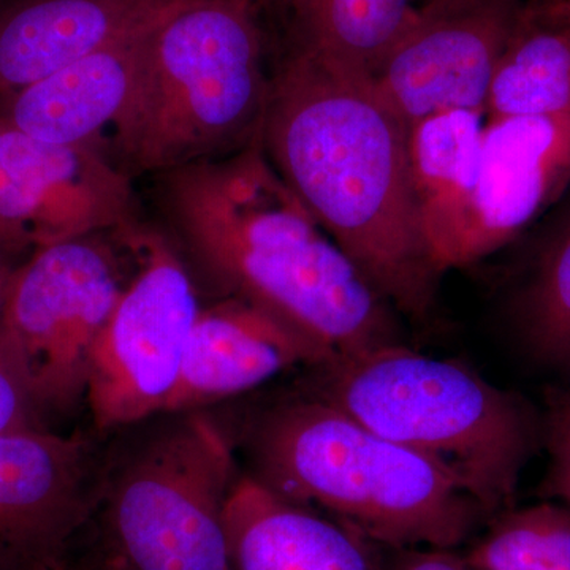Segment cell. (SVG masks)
I'll return each mask as SVG.
<instances>
[{"label":"cell","mask_w":570,"mask_h":570,"mask_svg":"<svg viewBox=\"0 0 570 570\" xmlns=\"http://www.w3.org/2000/svg\"><path fill=\"white\" fill-rule=\"evenodd\" d=\"M324 367L318 400L436 463L485 512L512 499L534 436L515 397L400 343Z\"/></svg>","instance_id":"obj_5"},{"label":"cell","mask_w":570,"mask_h":570,"mask_svg":"<svg viewBox=\"0 0 570 570\" xmlns=\"http://www.w3.org/2000/svg\"><path fill=\"white\" fill-rule=\"evenodd\" d=\"M466 564L475 570H570V509L540 504L505 513Z\"/></svg>","instance_id":"obj_20"},{"label":"cell","mask_w":570,"mask_h":570,"mask_svg":"<svg viewBox=\"0 0 570 570\" xmlns=\"http://www.w3.org/2000/svg\"><path fill=\"white\" fill-rule=\"evenodd\" d=\"M232 570H376L354 531L288 501L257 479L235 483L225 505Z\"/></svg>","instance_id":"obj_16"},{"label":"cell","mask_w":570,"mask_h":570,"mask_svg":"<svg viewBox=\"0 0 570 570\" xmlns=\"http://www.w3.org/2000/svg\"><path fill=\"white\" fill-rule=\"evenodd\" d=\"M254 449L268 489L322 505L392 549L452 550L483 512L436 463L318 397L268 415Z\"/></svg>","instance_id":"obj_4"},{"label":"cell","mask_w":570,"mask_h":570,"mask_svg":"<svg viewBox=\"0 0 570 570\" xmlns=\"http://www.w3.org/2000/svg\"><path fill=\"white\" fill-rule=\"evenodd\" d=\"M298 363L324 367L330 358L261 307L224 299L198 313L164 412L238 395Z\"/></svg>","instance_id":"obj_13"},{"label":"cell","mask_w":570,"mask_h":570,"mask_svg":"<svg viewBox=\"0 0 570 570\" xmlns=\"http://www.w3.org/2000/svg\"><path fill=\"white\" fill-rule=\"evenodd\" d=\"M130 176L100 146L58 145L0 116V250L41 249L130 224Z\"/></svg>","instance_id":"obj_9"},{"label":"cell","mask_w":570,"mask_h":570,"mask_svg":"<svg viewBox=\"0 0 570 570\" xmlns=\"http://www.w3.org/2000/svg\"><path fill=\"white\" fill-rule=\"evenodd\" d=\"M485 116H570V32L520 13L494 70Z\"/></svg>","instance_id":"obj_18"},{"label":"cell","mask_w":570,"mask_h":570,"mask_svg":"<svg viewBox=\"0 0 570 570\" xmlns=\"http://www.w3.org/2000/svg\"><path fill=\"white\" fill-rule=\"evenodd\" d=\"M389 560L381 570H469L466 562L459 560L450 550L420 549H392ZM376 570L377 566H376Z\"/></svg>","instance_id":"obj_23"},{"label":"cell","mask_w":570,"mask_h":570,"mask_svg":"<svg viewBox=\"0 0 570 570\" xmlns=\"http://www.w3.org/2000/svg\"><path fill=\"white\" fill-rule=\"evenodd\" d=\"M174 0H20L0 13V97L156 20Z\"/></svg>","instance_id":"obj_15"},{"label":"cell","mask_w":570,"mask_h":570,"mask_svg":"<svg viewBox=\"0 0 570 570\" xmlns=\"http://www.w3.org/2000/svg\"><path fill=\"white\" fill-rule=\"evenodd\" d=\"M554 485L570 508V404L553 431Z\"/></svg>","instance_id":"obj_24"},{"label":"cell","mask_w":570,"mask_h":570,"mask_svg":"<svg viewBox=\"0 0 570 570\" xmlns=\"http://www.w3.org/2000/svg\"><path fill=\"white\" fill-rule=\"evenodd\" d=\"M570 181V116L487 119L478 174L448 269L512 242Z\"/></svg>","instance_id":"obj_11"},{"label":"cell","mask_w":570,"mask_h":570,"mask_svg":"<svg viewBox=\"0 0 570 570\" xmlns=\"http://www.w3.org/2000/svg\"><path fill=\"white\" fill-rule=\"evenodd\" d=\"M298 45L376 75L409 28L417 0H291Z\"/></svg>","instance_id":"obj_19"},{"label":"cell","mask_w":570,"mask_h":570,"mask_svg":"<svg viewBox=\"0 0 570 570\" xmlns=\"http://www.w3.org/2000/svg\"><path fill=\"white\" fill-rule=\"evenodd\" d=\"M36 411L17 367L0 347V433L37 426Z\"/></svg>","instance_id":"obj_22"},{"label":"cell","mask_w":570,"mask_h":570,"mask_svg":"<svg viewBox=\"0 0 570 570\" xmlns=\"http://www.w3.org/2000/svg\"><path fill=\"white\" fill-rule=\"evenodd\" d=\"M269 82L254 0H174L112 130V160L132 178L242 151L261 137Z\"/></svg>","instance_id":"obj_3"},{"label":"cell","mask_w":570,"mask_h":570,"mask_svg":"<svg viewBox=\"0 0 570 570\" xmlns=\"http://www.w3.org/2000/svg\"><path fill=\"white\" fill-rule=\"evenodd\" d=\"M269 163L389 305L423 318L439 276L409 171L407 126L373 75L296 45L269 82Z\"/></svg>","instance_id":"obj_1"},{"label":"cell","mask_w":570,"mask_h":570,"mask_svg":"<svg viewBox=\"0 0 570 570\" xmlns=\"http://www.w3.org/2000/svg\"><path fill=\"white\" fill-rule=\"evenodd\" d=\"M487 116L478 110H449L407 127L409 171L431 261L448 272L450 250L463 224Z\"/></svg>","instance_id":"obj_17"},{"label":"cell","mask_w":570,"mask_h":570,"mask_svg":"<svg viewBox=\"0 0 570 570\" xmlns=\"http://www.w3.org/2000/svg\"><path fill=\"white\" fill-rule=\"evenodd\" d=\"M82 442L39 426L0 433V570H58L88 510Z\"/></svg>","instance_id":"obj_12"},{"label":"cell","mask_w":570,"mask_h":570,"mask_svg":"<svg viewBox=\"0 0 570 570\" xmlns=\"http://www.w3.org/2000/svg\"><path fill=\"white\" fill-rule=\"evenodd\" d=\"M13 269L7 268V265L2 261V250H0V314H2L3 302H6L7 287H9V281Z\"/></svg>","instance_id":"obj_26"},{"label":"cell","mask_w":570,"mask_h":570,"mask_svg":"<svg viewBox=\"0 0 570 570\" xmlns=\"http://www.w3.org/2000/svg\"><path fill=\"white\" fill-rule=\"evenodd\" d=\"M159 176L165 216L228 298L291 326L330 365L397 343L389 303L285 186L261 137Z\"/></svg>","instance_id":"obj_2"},{"label":"cell","mask_w":570,"mask_h":570,"mask_svg":"<svg viewBox=\"0 0 570 570\" xmlns=\"http://www.w3.org/2000/svg\"><path fill=\"white\" fill-rule=\"evenodd\" d=\"M261 2H265V0H261ZM285 2H291V0H285Z\"/></svg>","instance_id":"obj_27"},{"label":"cell","mask_w":570,"mask_h":570,"mask_svg":"<svg viewBox=\"0 0 570 570\" xmlns=\"http://www.w3.org/2000/svg\"><path fill=\"white\" fill-rule=\"evenodd\" d=\"M521 14L539 24L570 32V0H524Z\"/></svg>","instance_id":"obj_25"},{"label":"cell","mask_w":570,"mask_h":570,"mask_svg":"<svg viewBox=\"0 0 570 570\" xmlns=\"http://www.w3.org/2000/svg\"><path fill=\"white\" fill-rule=\"evenodd\" d=\"M59 570V569H58Z\"/></svg>","instance_id":"obj_28"},{"label":"cell","mask_w":570,"mask_h":570,"mask_svg":"<svg viewBox=\"0 0 570 570\" xmlns=\"http://www.w3.org/2000/svg\"><path fill=\"white\" fill-rule=\"evenodd\" d=\"M159 18L43 80L0 97V116L40 140L105 149V130L112 132L132 102Z\"/></svg>","instance_id":"obj_14"},{"label":"cell","mask_w":570,"mask_h":570,"mask_svg":"<svg viewBox=\"0 0 570 570\" xmlns=\"http://www.w3.org/2000/svg\"><path fill=\"white\" fill-rule=\"evenodd\" d=\"M127 227L138 272L94 344L86 397L94 422L115 428L164 412L200 306L181 258L159 235Z\"/></svg>","instance_id":"obj_8"},{"label":"cell","mask_w":570,"mask_h":570,"mask_svg":"<svg viewBox=\"0 0 570 570\" xmlns=\"http://www.w3.org/2000/svg\"><path fill=\"white\" fill-rule=\"evenodd\" d=\"M523 325L543 358L570 356V212L546 247L523 296Z\"/></svg>","instance_id":"obj_21"},{"label":"cell","mask_w":570,"mask_h":570,"mask_svg":"<svg viewBox=\"0 0 570 570\" xmlns=\"http://www.w3.org/2000/svg\"><path fill=\"white\" fill-rule=\"evenodd\" d=\"M235 461L224 434L189 417L154 439L124 471L108 528L127 570H232L225 505Z\"/></svg>","instance_id":"obj_6"},{"label":"cell","mask_w":570,"mask_h":570,"mask_svg":"<svg viewBox=\"0 0 570 570\" xmlns=\"http://www.w3.org/2000/svg\"><path fill=\"white\" fill-rule=\"evenodd\" d=\"M124 287L99 234L33 250L11 272L0 347L37 409L62 411L85 395L94 344Z\"/></svg>","instance_id":"obj_7"},{"label":"cell","mask_w":570,"mask_h":570,"mask_svg":"<svg viewBox=\"0 0 570 570\" xmlns=\"http://www.w3.org/2000/svg\"><path fill=\"white\" fill-rule=\"evenodd\" d=\"M524 0H422L379 67V91L406 126L449 110L485 112Z\"/></svg>","instance_id":"obj_10"}]
</instances>
